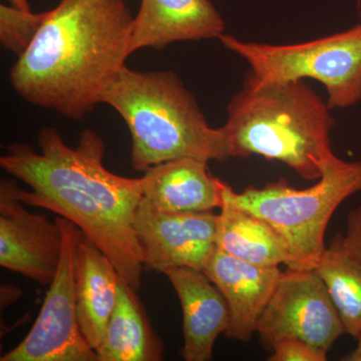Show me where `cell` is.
<instances>
[{"label":"cell","mask_w":361,"mask_h":361,"mask_svg":"<svg viewBox=\"0 0 361 361\" xmlns=\"http://www.w3.org/2000/svg\"><path fill=\"white\" fill-rule=\"evenodd\" d=\"M102 104L118 111L132 137L130 165L145 172L179 158H232L224 129H214L184 82L173 71L123 66L104 90Z\"/></svg>","instance_id":"cell-4"},{"label":"cell","mask_w":361,"mask_h":361,"mask_svg":"<svg viewBox=\"0 0 361 361\" xmlns=\"http://www.w3.org/2000/svg\"><path fill=\"white\" fill-rule=\"evenodd\" d=\"M126 0H61L9 73L27 103L84 120L129 58Z\"/></svg>","instance_id":"cell-2"},{"label":"cell","mask_w":361,"mask_h":361,"mask_svg":"<svg viewBox=\"0 0 361 361\" xmlns=\"http://www.w3.org/2000/svg\"><path fill=\"white\" fill-rule=\"evenodd\" d=\"M16 178L0 182V265L49 286L63 254L59 223L30 212L20 199Z\"/></svg>","instance_id":"cell-10"},{"label":"cell","mask_w":361,"mask_h":361,"mask_svg":"<svg viewBox=\"0 0 361 361\" xmlns=\"http://www.w3.org/2000/svg\"><path fill=\"white\" fill-rule=\"evenodd\" d=\"M56 222L63 236L58 271L32 329L1 361H99L80 329L75 302V251L84 233L66 218Z\"/></svg>","instance_id":"cell-7"},{"label":"cell","mask_w":361,"mask_h":361,"mask_svg":"<svg viewBox=\"0 0 361 361\" xmlns=\"http://www.w3.org/2000/svg\"><path fill=\"white\" fill-rule=\"evenodd\" d=\"M345 326L346 334L361 336V206L349 213L345 234L325 248L317 267Z\"/></svg>","instance_id":"cell-16"},{"label":"cell","mask_w":361,"mask_h":361,"mask_svg":"<svg viewBox=\"0 0 361 361\" xmlns=\"http://www.w3.org/2000/svg\"><path fill=\"white\" fill-rule=\"evenodd\" d=\"M270 361H325L327 353L296 338H285L272 346Z\"/></svg>","instance_id":"cell-20"},{"label":"cell","mask_w":361,"mask_h":361,"mask_svg":"<svg viewBox=\"0 0 361 361\" xmlns=\"http://www.w3.org/2000/svg\"><path fill=\"white\" fill-rule=\"evenodd\" d=\"M164 274L182 307L185 341L180 355L186 361L212 360L216 341L230 325L229 307L222 292L203 271L179 267Z\"/></svg>","instance_id":"cell-13"},{"label":"cell","mask_w":361,"mask_h":361,"mask_svg":"<svg viewBox=\"0 0 361 361\" xmlns=\"http://www.w3.org/2000/svg\"><path fill=\"white\" fill-rule=\"evenodd\" d=\"M256 332L270 348L282 339L296 338L329 353L346 329L317 270L287 269L259 318Z\"/></svg>","instance_id":"cell-8"},{"label":"cell","mask_w":361,"mask_h":361,"mask_svg":"<svg viewBox=\"0 0 361 361\" xmlns=\"http://www.w3.org/2000/svg\"><path fill=\"white\" fill-rule=\"evenodd\" d=\"M218 214L217 249L252 264L286 265L281 241L265 221L223 198Z\"/></svg>","instance_id":"cell-18"},{"label":"cell","mask_w":361,"mask_h":361,"mask_svg":"<svg viewBox=\"0 0 361 361\" xmlns=\"http://www.w3.org/2000/svg\"><path fill=\"white\" fill-rule=\"evenodd\" d=\"M361 192V161L334 156L322 176L307 189L283 179L262 188L235 192L223 182V198L265 221L276 233L287 256V269H315L325 245L327 226L342 202Z\"/></svg>","instance_id":"cell-5"},{"label":"cell","mask_w":361,"mask_h":361,"mask_svg":"<svg viewBox=\"0 0 361 361\" xmlns=\"http://www.w3.org/2000/svg\"><path fill=\"white\" fill-rule=\"evenodd\" d=\"M342 360L345 361H361V336L357 338V346L353 353L344 356Z\"/></svg>","instance_id":"cell-21"},{"label":"cell","mask_w":361,"mask_h":361,"mask_svg":"<svg viewBox=\"0 0 361 361\" xmlns=\"http://www.w3.org/2000/svg\"><path fill=\"white\" fill-rule=\"evenodd\" d=\"M134 228L145 267L164 273L179 267L203 271L217 249L218 215L166 212L142 199Z\"/></svg>","instance_id":"cell-9"},{"label":"cell","mask_w":361,"mask_h":361,"mask_svg":"<svg viewBox=\"0 0 361 361\" xmlns=\"http://www.w3.org/2000/svg\"><path fill=\"white\" fill-rule=\"evenodd\" d=\"M122 280L110 258L82 234L75 251V302L80 329L94 350L103 341Z\"/></svg>","instance_id":"cell-15"},{"label":"cell","mask_w":361,"mask_h":361,"mask_svg":"<svg viewBox=\"0 0 361 361\" xmlns=\"http://www.w3.org/2000/svg\"><path fill=\"white\" fill-rule=\"evenodd\" d=\"M225 21L210 0H141L133 20L130 56L188 40L219 39Z\"/></svg>","instance_id":"cell-12"},{"label":"cell","mask_w":361,"mask_h":361,"mask_svg":"<svg viewBox=\"0 0 361 361\" xmlns=\"http://www.w3.org/2000/svg\"><path fill=\"white\" fill-rule=\"evenodd\" d=\"M7 2H8V4H11V6L20 9V11H32V7H30L28 0H7Z\"/></svg>","instance_id":"cell-22"},{"label":"cell","mask_w":361,"mask_h":361,"mask_svg":"<svg viewBox=\"0 0 361 361\" xmlns=\"http://www.w3.org/2000/svg\"><path fill=\"white\" fill-rule=\"evenodd\" d=\"M37 142L39 153L30 145L13 142L0 157L2 170L32 189H20V200L77 225L137 290L145 268L134 228L142 178L122 177L104 167L106 145L94 130H82L75 148L51 127L40 130Z\"/></svg>","instance_id":"cell-1"},{"label":"cell","mask_w":361,"mask_h":361,"mask_svg":"<svg viewBox=\"0 0 361 361\" xmlns=\"http://www.w3.org/2000/svg\"><path fill=\"white\" fill-rule=\"evenodd\" d=\"M47 13L23 11L11 4L0 6V42L7 51L21 56L32 44L47 20Z\"/></svg>","instance_id":"cell-19"},{"label":"cell","mask_w":361,"mask_h":361,"mask_svg":"<svg viewBox=\"0 0 361 361\" xmlns=\"http://www.w3.org/2000/svg\"><path fill=\"white\" fill-rule=\"evenodd\" d=\"M99 361H161L164 344L157 336L137 289L121 281L118 303L97 348Z\"/></svg>","instance_id":"cell-17"},{"label":"cell","mask_w":361,"mask_h":361,"mask_svg":"<svg viewBox=\"0 0 361 361\" xmlns=\"http://www.w3.org/2000/svg\"><path fill=\"white\" fill-rule=\"evenodd\" d=\"M219 39L248 63L247 77L253 80L313 78L326 87L330 109L350 108L361 101V23L302 44L243 42L225 33Z\"/></svg>","instance_id":"cell-6"},{"label":"cell","mask_w":361,"mask_h":361,"mask_svg":"<svg viewBox=\"0 0 361 361\" xmlns=\"http://www.w3.org/2000/svg\"><path fill=\"white\" fill-rule=\"evenodd\" d=\"M203 272L227 301L230 325L226 337L232 341H250L283 271L279 267L252 264L216 249Z\"/></svg>","instance_id":"cell-11"},{"label":"cell","mask_w":361,"mask_h":361,"mask_svg":"<svg viewBox=\"0 0 361 361\" xmlns=\"http://www.w3.org/2000/svg\"><path fill=\"white\" fill-rule=\"evenodd\" d=\"M208 161L179 158L149 167L142 177V199L166 212H208L223 205V180Z\"/></svg>","instance_id":"cell-14"},{"label":"cell","mask_w":361,"mask_h":361,"mask_svg":"<svg viewBox=\"0 0 361 361\" xmlns=\"http://www.w3.org/2000/svg\"><path fill=\"white\" fill-rule=\"evenodd\" d=\"M223 126L232 158L258 155L282 161L303 179L319 180L334 158L329 104L301 80L247 77L227 106Z\"/></svg>","instance_id":"cell-3"}]
</instances>
